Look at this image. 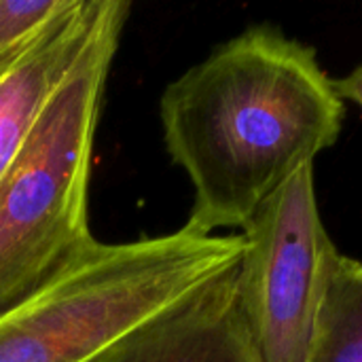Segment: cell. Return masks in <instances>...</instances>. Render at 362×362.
I'll return each mask as SVG.
<instances>
[{
	"label": "cell",
	"mask_w": 362,
	"mask_h": 362,
	"mask_svg": "<svg viewBox=\"0 0 362 362\" xmlns=\"http://www.w3.org/2000/svg\"><path fill=\"white\" fill-rule=\"evenodd\" d=\"M344 100L316 51L274 28H252L168 85L161 123L189 174V227H244L286 180L314 165L341 132Z\"/></svg>",
	"instance_id": "6da1fadb"
},
{
	"label": "cell",
	"mask_w": 362,
	"mask_h": 362,
	"mask_svg": "<svg viewBox=\"0 0 362 362\" xmlns=\"http://www.w3.org/2000/svg\"><path fill=\"white\" fill-rule=\"evenodd\" d=\"M127 13L129 2L102 0L87 47L0 176V314L95 242L87 221L91 148Z\"/></svg>",
	"instance_id": "7a4b0ae2"
},
{
	"label": "cell",
	"mask_w": 362,
	"mask_h": 362,
	"mask_svg": "<svg viewBox=\"0 0 362 362\" xmlns=\"http://www.w3.org/2000/svg\"><path fill=\"white\" fill-rule=\"evenodd\" d=\"M238 235L182 229L93 242L42 288L0 314V362H87L125 331L242 259Z\"/></svg>",
	"instance_id": "3957f363"
},
{
	"label": "cell",
	"mask_w": 362,
	"mask_h": 362,
	"mask_svg": "<svg viewBox=\"0 0 362 362\" xmlns=\"http://www.w3.org/2000/svg\"><path fill=\"white\" fill-rule=\"evenodd\" d=\"M242 235L240 293L257 362H308L333 248L316 204L314 165L265 199Z\"/></svg>",
	"instance_id": "277c9868"
},
{
	"label": "cell",
	"mask_w": 362,
	"mask_h": 362,
	"mask_svg": "<svg viewBox=\"0 0 362 362\" xmlns=\"http://www.w3.org/2000/svg\"><path fill=\"white\" fill-rule=\"evenodd\" d=\"M240 261L151 314L87 362H257L242 310Z\"/></svg>",
	"instance_id": "5b68a950"
},
{
	"label": "cell",
	"mask_w": 362,
	"mask_h": 362,
	"mask_svg": "<svg viewBox=\"0 0 362 362\" xmlns=\"http://www.w3.org/2000/svg\"><path fill=\"white\" fill-rule=\"evenodd\" d=\"M100 8L102 0H68L32 42L0 70V176L87 47Z\"/></svg>",
	"instance_id": "8992f818"
},
{
	"label": "cell",
	"mask_w": 362,
	"mask_h": 362,
	"mask_svg": "<svg viewBox=\"0 0 362 362\" xmlns=\"http://www.w3.org/2000/svg\"><path fill=\"white\" fill-rule=\"evenodd\" d=\"M308 362H362V261L335 244L327 255L325 295Z\"/></svg>",
	"instance_id": "52a82bcc"
},
{
	"label": "cell",
	"mask_w": 362,
	"mask_h": 362,
	"mask_svg": "<svg viewBox=\"0 0 362 362\" xmlns=\"http://www.w3.org/2000/svg\"><path fill=\"white\" fill-rule=\"evenodd\" d=\"M68 0H0V70L66 6Z\"/></svg>",
	"instance_id": "ba28073f"
},
{
	"label": "cell",
	"mask_w": 362,
	"mask_h": 362,
	"mask_svg": "<svg viewBox=\"0 0 362 362\" xmlns=\"http://www.w3.org/2000/svg\"><path fill=\"white\" fill-rule=\"evenodd\" d=\"M333 87H335V91H337V95L341 100L356 102L362 108V64L356 66L348 76L333 81Z\"/></svg>",
	"instance_id": "9c48e42d"
}]
</instances>
